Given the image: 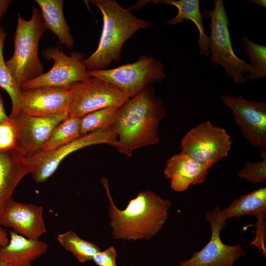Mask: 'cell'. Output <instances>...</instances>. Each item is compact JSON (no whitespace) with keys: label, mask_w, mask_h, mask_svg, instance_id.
Listing matches in <instances>:
<instances>
[{"label":"cell","mask_w":266,"mask_h":266,"mask_svg":"<svg viewBox=\"0 0 266 266\" xmlns=\"http://www.w3.org/2000/svg\"><path fill=\"white\" fill-rule=\"evenodd\" d=\"M41 206L17 202L12 200L0 218V225L10 227L26 237L39 239L46 233Z\"/></svg>","instance_id":"cell-15"},{"label":"cell","mask_w":266,"mask_h":266,"mask_svg":"<svg viewBox=\"0 0 266 266\" xmlns=\"http://www.w3.org/2000/svg\"><path fill=\"white\" fill-rule=\"evenodd\" d=\"M69 92V116L78 117L106 107L120 106L131 98L123 89L94 77L73 85Z\"/></svg>","instance_id":"cell-6"},{"label":"cell","mask_w":266,"mask_h":266,"mask_svg":"<svg viewBox=\"0 0 266 266\" xmlns=\"http://www.w3.org/2000/svg\"><path fill=\"white\" fill-rule=\"evenodd\" d=\"M88 72L91 77L101 79L123 89L131 98L166 77L162 62L154 57L147 56L116 68Z\"/></svg>","instance_id":"cell-7"},{"label":"cell","mask_w":266,"mask_h":266,"mask_svg":"<svg viewBox=\"0 0 266 266\" xmlns=\"http://www.w3.org/2000/svg\"><path fill=\"white\" fill-rule=\"evenodd\" d=\"M117 143V135L113 126L81 135L54 151L30 159L29 161L35 164L31 173L36 182L42 183L54 173L62 160L71 153L96 144H105L115 147Z\"/></svg>","instance_id":"cell-11"},{"label":"cell","mask_w":266,"mask_h":266,"mask_svg":"<svg viewBox=\"0 0 266 266\" xmlns=\"http://www.w3.org/2000/svg\"><path fill=\"white\" fill-rule=\"evenodd\" d=\"M247 1L250 3L261 6L265 8L266 7V0H247Z\"/></svg>","instance_id":"cell-33"},{"label":"cell","mask_w":266,"mask_h":266,"mask_svg":"<svg viewBox=\"0 0 266 266\" xmlns=\"http://www.w3.org/2000/svg\"><path fill=\"white\" fill-rule=\"evenodd\" d=\"M211 10H206L202 18H209L210 34L209 48L211 54L209 60L214 66L220 65L225 70L226 75L238 84L247 81L244 75L250 70V65L234 53L229 29V19L223 0H214Z\"/></svg>","instance_id":"cell-5"},{"label":"cell","mask_w":266,"mask_h":266,"mask_svg":"<svg viewBox=\"0 0 266 266\" xmlns=\"http://www.w3.org/2000/svg\"><path fill=\"white\" fill-rule=\"evenodd\" d=\"M241 134L249 143L261 149L266 156V101L246 100L241 95H222Z\"/></svg>","instance_id":"cell-10"},{"label":"cell","mask_w":266,"mask_h":266,"mask_svg":"<svg viewBox=\"0 0 266 266\" xmlns=\"http://www.w3.org/2000/svg\"><path fill=\"white\" fill-rule=\"evenodd\" d=\"M16 140V130L11 119L0 123V150L15 147Z\"/></svg>","instance_id":"cell-28"},{"label":"cell","mask_w":266,"mask_h":266,"mask_svg":"<svg viewBox=\"0 0 266 266\" xmlns=\"http://www.w3.org/2000/svg\"><path fill=\"white\" fill-rule=\"evenodd\" d=\"M101 182L109 203V224L114 239L149 240L160 232L169 216V200L146 190L138 193L121 210L114 202L108 180L102 177Z\"/></svg>","instance_id":"cell-1"},{"label":"cell","mask_w":266,"mask_h":266,"mask_svg":"<svg viewBox=\"0 0 266 266\" xmlns=\"http://www.w3.org/2000/svg\"><path fill=\"white\" fill-rule=\"evenodd\" d=\"M117 253L113 246L97 252L93 257V261L98 266H117Z\"/></svg>","instance_id":"cell-29"},{"label":"cell","mask_w":266,"mask_h":266,"mask_svg":"<svg viewBox=\"0 0 266 266\" xmlns=\"http://www.w3.org/2000/svg\"></svg>","instance_id":"cell-35"},{"label":"cell","mask_w":266,"mask_h":266,"mask_svg":"<svg viewBox=\"0 0 266 266\" xmlns=\"http://www.w3.org/2000/svg\"><path fill=\"white\" fill-rule=\"evenodd\" d=\"M12 1L10 0H0V22L6 13Z\"/></svg>","instance_id":"cell-30"},{"label":"cell","mask_w":266,"mask_h":266,"mask_svg":"<svg viewBox=\"0 0 266 266\" xmlns=\"http://www.w3.org/2000/svg\"><path fill=\"white\" fill-rule=\"evenodd\" d=\"M69 116L63 113L51 117L28 115L20 111L9 118L16 133L15 148L29 159L39 153L54 129Z\"/></svg>","instance_id":"cell-12"},{"label":"cell","mask_w":266,"mask_h":266,"mask_svg":"<svg viewBox=\"0 0 266 266\" xmlns=\"http://www.w3.org/2000/svg\"><path fill=\"white\" fill-rule=\"evenodd\" d=\"M120 106L106 107L82 117L81 134L84 135L100 129L114 126Z\"/></svg>","instance_id":"cell-25"},{"label":"cell","mask_w":266,"mask_h":266,"mask_svg":"<svg viewBox=\"0 0 266 266\" xmlns=\"http://www.w3.org/2000/svg\"><path fill=\"white\" fill-rule=\"evenodd\" d=\"M35 166L15 147L0 150V218L16 187Z\"/></svg>","instance_id":"cell-16"},{"label":"cell","mask_w":266,"mask_h":266,"mask_svg":"<svg viewBox=\"0 0 266 266\" xmlns=\"http://www.w3.org/2000/svg\"><path fill=\"white\" fill-rule=\"evenodd\" d=\"M57 239L61 246L81 263L92 260L94 255L100 251L97 244L81 238L73 231L61 233Z\"/></svg>","instance_id":"cell-24"},{"label":"cell","mask_w":266,"mask_h":266,"mask_svg":"<svg viewBox=\"0 0 266 266\" xmlns=\"http://www.w3.org/2000/svg\"><path fill=\"white\" fill-rule=\"evenodd\" d=\"M69 88L39 87L22 91L20 111L47 117L68 113Z\"/></svg>","instance_id":"cell-14"},{"label":"cell","mask_w":266,"mask_h":266,"mask_svg":"<svg viewBox=\"0 0 266 266\" xmlns=\"http://www.w3.org/2000/svg\"><path fill=\"white\" fill-rule=\"evenodd\" d=\"M9 234V242L0 248V261L12 266H32L48 249L47 244L39 239L29 238L14 231Z\"/></svg>","instance_id":"cell-18"},{"label":"cell","mask_w":266,"mask_h":266,"mask_svg":"<svg viewBox=\"0 0 266 266\" xmlns=\"http://www.w3.org/2000/svg\"><path fill=\"white\" fill-rule=\"evenodd\" d=\"M90 2L101 11L103 27L96 50L83 63L88 71L106 69L121 60L125 42L140 29L152 24L134 16L129 8L125 9L116 0H93Z\"/></svg>","instance_id":"cell-3"},{"label":"cell","mask_w":266,"mask_h":266,"mask_svg":"<svg viewBox=\"0 0 266 266\" xmlns=\"http://www.w3.org/2000/svg\"><path fill=\"white\" fill-rule=\"evenodd\" d=\"M44 25L57 37L60 44L68 49L74 46V40L63 13V0H36Z\"/></svg>","instance_id":"cell-21"},{"label":"cell","mask_w":266,"mask_h":266,"mask_svg":"<svg viewBox=\"0 0 266 266\" xmlns=\"http://www.w3.org/2000/svg\"><path fill=\"white\" fill-rule=\"evenodd\" d=\"M212 166L201 164L181 152L168 159L164 168V175L171 179V189L183 192L190 185L201 184Z\"/></svg>","instance_id":"cell-17"},{"label":"cell","mask_w":266,"mask_h":266,"mask_svg":"<svg viewBox=\"0 0 266 266\" xmlns=\"http://www.w3.org/2000/svg\"><path fill=\"white\" fill-rule=\"evenodd\" d=\"M165 115L163 102L155 95L153 84L130 98L120 106L113 126L118 151L130 157L134 150L157 143L159 124Z\"/></svg>","instance_id":"cell-2"},{"label":"cell","mask_w":266,"mask_h":266,"mask_svg":"<svg viewBox=\"0 0 266 266\" xmlns=\"http://www.w3.org/2000/svg\"><path fill=\"white\" fill-rule=\"evenodd\" d=\"M232 143L231 136L224 129L206 121L186 133L180 148L182 152L196 161L212 166L228 156Z\"/></svg>","instance_id":"cell-8"},{"label":"cell","mask_w":266,"mask_h":266,"mask_svg":"<svg viewBox=\"0 0 266 266\" xmlns=\"http://www.w3.org/2000/svg\"><path fill=\"white\" fill-rule=\"evenodd\" d=\"M14 34V51L5 61L18 85L43 73V64L38 55V43L46 30L40 9L33 7L29 20L17 15Z\"/></svg>","instance_id":"cell-4"},{"label":"cell","mask_w":266,"mask_h":266,"mask_svg":"<svg viewBox=\"0 0 266 266\" xmlns=\"http://www.w3.org/2000/svg\"><path fill=\"white\" fill-rule=\"evenodd\" d=\"M9 119L5 111L2 97L0 93V123Z\"/></svg>","instance_id":"cell-31"},{"label":"cell","mask_w":266,"mask_h":266,"mask_svg":"<svg viewBox=\"0 0 266 266\" xmlns=\"http://www.w3.org/2000/svg\"><path fill=\"white\" fill-rule=\"evenodd\" d=\"M8 243L7 234L3 229L0 228V250L2 247L6 246Z\"/></svg>","instance_id":"cell-32"},{"label":"cell","mask_w":266,"mask_h":266,"mask_svg":"<svg viewBox=\"0 0 266 266\" xmlns=\"http://www.w3.org/2000/svg\"><path fill=\"white\" fill-rule=\"evenodd\" d=\"M43 56L48 60H53L52 67L47 72L24 83L21 90L39 87L70 88L73 85L86 81L91 76L84 66V55L72 53L70 56L64 53L58 46L45 49Z\"/></svg>","instance_id":"cell-9"},{"label":"cell","mask_w":266,"mask_h":266,"mask_svg":"<svg viewBox=\"0 0 266 266\" xmlns=\"http://www.w3.org/2000/svg\"><path fill=\"white\" fill-rule=\"evenodd\" d=\"M0 266H12L9 265L4 262L0 261Z\"/></svg>","instance_id":"cell-34"},{"label":"cell","mask_w":266,"mask_h":266,"mask_svg":"<svg viewBox=\"0 0 266 266\" xmlns=\"http://www.w3.org/2000/svg\"><path fill=\"white\" fill-rule=\"evenodd\" d=\"M211 211L216 217L225 221L247 214L257 218L256 225L266 224V188L260 187L237 198L223 209L216 206Z\"/></svg>","instance_id":"cell-19"},{"label":"cell","mask_w":266,"mask_h":266,"mask_svg":"<svg viewBox=\"0 0 266 266\" xmlns=\"http://www.w3.org/2000/svg\"><path fill=\"white\" fill-rule=\"evenodd\" d=\"M262 158L261 162H246L244 167L237 172V177L254 185L266 182V156Z\"/></svg>","instance_id":"cell-27"},{"label":"cell","mask_w":266,"mask_h":266,"mask_svg":"<svg viewBox=\"0 0 266 266\" xmlns=\"http://www.w3.org/2000/svg\"><path fill=\"white\" fill-rule=\"evenodd\" d=\"M149 2H152L155 4L165 3L175 6L178 9L177 14L175 17L169 19L167 23L176 25L183 22L184 20L192 21L199 31L198 45L200 49V54L206 57L210 54L209 38L205 33L199 0H151L141 1L138 3H143L142 5L143 6Z\"/></svg>","instance_id":"cell-20"},{"label":"cell","mask_w":266,"mask_h":266,"mask_svg":"<svg viewBox=\"0 0 266 266\" xmlns=\"http://www.w3.org/2000/svg\"><path fill=\"white\" fill-rule=\"evenodd\" d=\"M205 221L210 226L209 241L189 259L181 262L179 266H233L236 260L247 255L240 245H229L222 241L220 233L226 221L218 218L210 211L205 216Z\"/></svg>","instance_id":"cell-13"},{"label":"cell","mask_w":266,"mask_h":266,"mask_svg":"<svg viewBox=\"0 0 266 266\" xmlns=\"http://www.w3.org/2000/svg\"><path fill=\"white\" fill-rule=\"evenodd\" d=\"M244 53L251 61L250 70L245 76L251 80L266 77V46L256 43L245 35L241 39Z\"/></svg>","instance_id":"cell-26"},{"label":"cell","mask_w":266,"mask_h":266,"mask_svg":"<svg viewBox=\"0 0 266 266\" xmlns=\"http://www.w3.org/2000/svg\"><path fill=\"white\" fill-rule=\"evenodd\" d=\"M6 34L0 25V87L8 94L12 102L10 118L20 111L22 90L7 67L3 57V47Z\"/></svg>","instance_id":"cell-23"},{"label":"cell","mask_w":266,"mask_h":266,"mask_svg":"<svg viewBox=\"0 0 266 266\" xmlns=\"http://www.w3.org/2000/svg\"><path fill=\"white\" fill-rule=\"evenodd\" d=\"M81 118L69 116L61 122L53 131L41 151L35 155L54 151L81 136Z\"/></svg>","instance_id":"cell-22"}]
</instances>
